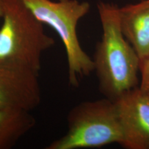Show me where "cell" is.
Listing matches in <instances>:
<instances>
[{"instance_id": "cell-1", "label": "cell", "mask_w": 149, "mask_h": 149, "mask_svg": "<svg viewBox=\"0 0 149 149\" xmlns=\"http://www.w3.org/2000/svg\"><path fill=\"white\" fill-rule=\"evenodd\" d=\"M119 8L114 3H97L102 35L93 58L100 92L113 102L140 83V61L121 29Z\"/></svg>"}, {"instance_id": "cell-2", "label": "cell", "mask_w": 149, "mask_h": 149, "mask_svg": "<svg viewBox=\"0 0 149 149\" xmlns=\"http://www.w3.org/2000/svg\"><path fill=\"white\" fill-rule=\"evenodd\" d=\"M1 19L0 66L39 75L42 54L54 46L55 40L22 0H4Z\"/></svg>"}, {"instance_id": "cell-3", "label": "cell", "mask_w": 149, "mask_h": 149, "mask_svg": "<svg viewBox=\"0 0 149 149\" xmlns=\"http://www.w3.org/2000/svg\"><path fill=\"white\" fill-rule=\"evenodd\" d=\"M22 1L37 19L58 35L66 54L68 84L77 86L81 78L95 70L93 59L81 47L77 35L78 23L88 13L89 3L78 0Z\"/></svg>"}, {"instance_id": "cell-4", "label": "cell", "mask_w": 149, "mask_h": 149, "mask_svg": "<svg viewBox=\"0 0 149 149\" xmlns=\"http://www.w3.org/2000/svg\"><path fill=\"white\" fill-rule=\"evenodd\" d=\"M67 124L66 133L46 149L95 148L122 141L116 105L107 97L76 105L68 113Z\"/></svg>"}, {"instance_id": "cell-5", "label": "cell", "mask_w": 149, "mask_h": 149, "mask_svg": "<svg viewBox=\"0 0 149 149\" xmlns=\"http://www.w3.org/2000/svg\"><path fill=\"white\" fill-rule=\"evenodd\" d=\"M122 132L121 146L149 149V95L138 88L115 101Z\"/></svg>"}, {"instance_id": "cell-6", "label": "cell", "mask_w": 149, "mask_h": 149, "mask_svg": "<svg viewBox=\"0 0 149 149\" xmlns=\"http://www.w3.org/2000/svg\"><path fill=\"white\" fill-rule=\"evenodd\" d=\"M39 75L0 66V109L31 112L41 103Z\"/></svg>"}, {"instance_id": "cell-7", "label": "cell", "mask_w": 149, "mask_h": 149, "mask_svg": "<svg viewBox=\"0 0 149 149\" xmlns=\"http://www.w3.org/2000/svg\"><path fill=\"white\" fill-rule=\"evenodd\" d=\"M124 37L137 54L140 66L149 56V0L119 8Z\"/></svg>"}, {"instance_id": "cell-8", "label": "cell", "mask_w": 149, "mask_h": 149, "mask_svg": "<svg viewBox=\"0 0 149 149\" xmlns=\"http://www.w3.org/2000/svg\"><path fill=\"white\" fill-rule=\"evenodd\" d=\"M35 123L30 111L0 109V149L14 146L33 129Z\"/></svg>"}, {"instance_id": "cell-9", "label": "cell", "mask_w": 149, "mask_h": 149, "mask_svg": "<svg viewBox=\"0 0 149 149\" xmlns=\"http://www.w3.org/2000/svg\"><path fill=\"white\" fill-rule=\"evenodd\" d=\"M139 88L149 95V56L140 66Z\"/></svg>"}, {"instance_id": "cell-10", "label": "cell", "mask_w": 149, "mask_h": 149, "mask_svg": "<svg viewBox=\"0 0 149 149\" xmlns=\"http://www.w3.org/2000/svg\"><path fill=\"white\" fill-rule=\"evenodd\" d=\"M3 1L4 0H0V18L2 17L3 13Z\"/></svg>"}]
</instances>
